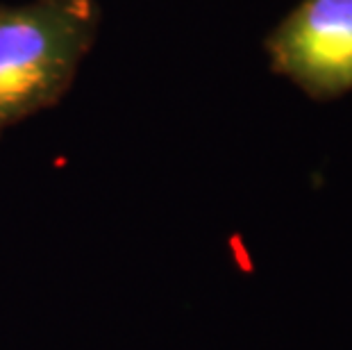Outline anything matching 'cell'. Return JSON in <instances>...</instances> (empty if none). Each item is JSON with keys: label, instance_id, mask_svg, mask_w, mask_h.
I'll use <instances>...</instances> for the list:
<instances>
[{"label": "cell", "instance_id": "1", "mask_svg": "<svg viewBox=\"0 0 352 350\" xmlns=\"http://www.w3.org/2000/svg\"><path fill=\"white\" fill-rule=\"evenodd\" d=\"M98 25L96 0L0 5V135L64 98Z\"/></svg>", "mask_w": 352, "mask_h": 350}, {"label": "cell", "instance_id": "2", "mask_svg": "<svg viewBox=\"0 0 352 350\" xmlns=\"http://www.w3.org/2000/svg\"><path fill=\"white\" fill-rule=\"evenodd\" d=\"M264 48L275 76L289 78L311 100L352 91V0H300Z\"/></svg>", "mask_w": 352, "mask_h": 350}]
</instances>
